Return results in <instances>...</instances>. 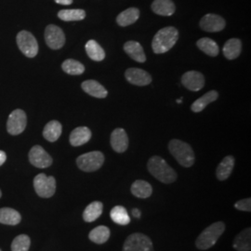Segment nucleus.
I'll return each instance as SVG.
<instances>
[{
  "instance_id": "f257e3e1",
  "label": "nucleus",
  "mask_w": 251,
  "mask_h": 251,
  "mask_svg": "<svg viewBox=\"0 0 251 251\" xmlns=\"http://www.w3.org/2000/svg\"><path fill=\"white\" fill-rule=\"evenodd\" d=\"M179 39V31L173 26L160 29L152 38V49L156 54L168 52Z\"/></svg>"
},
{
  "instance_id": "f03ea898",
  "label": "nucleus",
  "mask_w": 251,
  "mask_h": 251,
  "mask_svg": "<svg viewBox=\"0 0 251 251\" xmlns=\"http://www.w3.org/2000/svg\"><path fill=\"white\" fill-rule=\"evenodd\" d=\"M147 168L151 175L163 183L170 184L177 179V173L158 155H153L149 159Z\"/></svg>"
},
{
  "instance_id": "7ed1b4c3",
  "label": "nucleus",
  "mask_w": 251,
  "mask_h": 251,
  "mask_svg": "<svg viewBox=\"0 0 251 251\" xmlns=\"http://www.w3.org/2000/svg\"><path fill=\"white\" fill-rule=\"evenodd\" d=\"M169 150L180 166L184 168H190L194 165L196 160L195 152L191 145L188 144L180 140L174 139L171 140L169 144Z\"/></svg>"
},
{
  "instance_id": "20e7f679",
  "label": "nucleus",
  "mask_w": 251,
  "mask_h": 251,
  "mask_svg": "<svg viewBox=\"0 0 251 251\" xmlns=\"http://www.w3.org/2000/svg\"><path fill=\"white\" fill-rule=\"evenodd\" d=\"M225 231V225L223 222H217L215 224L206 227V229L198 235L196 240V246L198 250L206 251L212 248L222 234Z\"/></svg>"
},
{
  "instance_id": "39448f33",
  "label": "nucleus",
  "mask_w": 251,
  "mask_h": 251,
  "mask_svg": "<svg viewBox=\"0 0 251 251\" xmlns=\"http://www.w3.org/2000/svg\"><path fill=\"white\" fill-rule=\"evenodd\" d=\"M104 163V155L100 151L86 152L76 159V165L81 171L93 172L100 170Z\"/></svg>"
},
{
  "instance_id": "423d86ee",
  "label": "nucleus",
  "mask_w": 251,
  "mask_h": 251,
  "mask_svg": "<svg viewBox=\"0 0 251 251\" xmlns=\"http://www.w3.org/2000/svg\"><path fill=\"white\" fill-rule=\"evenodd\" d=\"M34 188L38 197L51 198L56 192V179L52 176H47L44 173H40L34 179Z\"/></svg>"
},
{
  "instance_id": "0eeeda50",
  "label": "nucleus",
  "mask_w": 251,
  "mask_h": 251,
  "mask_svg": "<svg viewBox=\"0 0 251 251\" xmlns=\"http://www.w3.org/2000/svg\"><path fill=\"white\" fill-rule=\"evenodd\" d=\"M123 251H154L152 240L144 233H135L126 239Z\"/></svg>"
},
{
  "instance_id": "6e6552de",
  "label": "nucleus",
  "mask_w": 251,
  "mask_h": 251,
  "mask_svg": "<svg viewBox=\"0 0 251 251\" xmlns=\"http://www.w3.org/2000/svg\"><path fill=\"white\" fill-rule=\"evenodd\" d=\"M17 45L20 50L28 58H34L38 53L36 37L28 31H21L17 35Z\"/></svg>"
},
{
  "instance_id": "1a4fd4ad",
  "label": "nucleus",
  "mask_w": 251,
  "mask_h": 251,
  "mask_svg": "<svg viewBox=\"0 0 251 251\" xmlns=\"http://www.w3.org/2000/svg\"><path fill=\"white\" fill-rule=\"evenodd\" d=\"M27 117L25 111L21 109L14 110L9 115L7 122V129L10 135H19L23 133L26 127Z\"/></svg>"
},
{
  "instance_id": "9d476101",
  "label": "nucleus",
  "mask_w": 251,
  "mask_h": 251,
  "mask_svg": "<svg viewBox=\"0 0 251 251\" xmlns=\"http://www.w3.org/2000/svg\"><path fill=\"white\" fill-rule=\"evenodd\" d=\"M30 163L38 169H46L52 165V157L40 145H35L28 154Z\"/></svg>"
},
{
  "instance_id": "9b49d317",
  "label": "nucleus",
  "mask_w": 251,
  "mask_h": 251,
  "mask_svg": "<svg viewBox=\"0 0 251 251\" xmlns=\"http://www.w3.org/2000/svg\"><path fill=\"white\" fill-rule=\"evenodd\" d=\"M45 40L49 48L59 50L65 44V35L60 27L50 25L46 27Z\"/></svg>"
},
{
  "instance_id": "f8f14e48",
  "label": "nucleus",
  "mask_w": 251,
  "mask_h": 251,
  "mask_svg": "<svg viewBox=\"0 0 251 251\" xmlns=\"http://www.w3.org/2000/svg\"><path fill=\"white\" fill-rule=\"evenodd\" d=\"M226 23L225 19L217 14H206L200 21V27L206 31L210 33H216L223 31L225 28Z\"/></svg>"
},
{
  "instance_id": "ddd939ff",
  "label": "nucleus",
  "mask_w": 251,
  "mask_h": 251,
  "mask_svg": "<svg viewBox=\"0 0 251 251\" xmlns=\"http://www.w3.org/2000/svg\"><path fill=\"white\" fill-rule=\"evenodd\" d=\"M181 84L191 91H199L204 88L205 77L198 71H189L181 76Z\"/></svg>"
},
{
  "instance_id": "4468645a",
  "label": "nucleus",
  "mask_w": 251,
  "mask_h": 251,
  "mask_svg": "<svg viewBox=\"0 0 251 251\" xmlns=\"http://www.w3.org/2000/svg\"><path fill=\"white\" fill-rule=\"evenodd\" d=\"M126 79L135 86H147L152 82L151 75L140 68H129L125 73Z\"/></svg>"
},
{
  "instance_id": "2eb2a0df",
  "label": "nucleus",
  "mask_w": 251,
  "mask_h": 251,
  "mask_svg": "<svg viewBox=\"0 0 251 251\" xmlns=\"http://www.w3.org/2000/svg\"><path fill=\"white\" fill-rule=\"evenodd\" d=\"M110 143L115 152H126L128 147V137L125 129L116 128L111 134Z\"/></svg>"
},
{
  "instance_id": "dca6fc26",
  "label": "nucleus",
  "mask_w": 251,
  "mask_h": 251,
  "mask_svg": "<svg viewBox=\"0 0 251 251\" xmlns=\"http://www.w3.org/2000/svg\"><path fill=\"white\" fill-rule=\"evenodd\" d=\"M81 88L86 93H88L90 96L103 99L106 98L108 95V91L105 88L100 84L98 81L96 80H86L81 84Z\"/></svg>"
},
{
  "instance_id": "f3484780",
  "label": "nucleus",
  "mask_w": 251,
  "mask_h": 251,
  "mask_svg": "<svg viewBox=\"0 0 251 251\" xmlns=\"http://www.w3.org/2000/svg\"><path fill=\"white\" fill-rule=\"evenodd\" d=\"M91 139V131L87 126H78L75 128L70 134V144L72 146L77 147L90 142Z\"/></svg>"
},
{
  "instance_id": "a211bd4d",
  "label": "nucleus",
  "mask_w": 251,
  "mask_h": 251,
  "mask_svg": "<svg viewBox=\"0 0 251 251\" xmlns=\"http://www.w3.org/2000/svg\"><path fill=\"white\" fill-rule=\"evenodd\" d=\"M124 50L131 59L138 63H143L146 61L143 46L137 41H127L124 45Z\"/></svg>"
},
{
  "instance_id": "6ab92c4d",
  "label": "nucleus",
  "mask_w": 251,
  "mask_h": 251,
  "mask_svg": "<svg viewBox=\"0 0 251 251\" xmlns=\"http://www.w3.org/2000/svg\"><path fill=\"white\" fill-rule=\"evenodd\" d=\"M233 249L237 251H251V229L246 228L241 233H238L233 244Z\"/></svg>"
},
{
  "instance_id": "aec40b11",
  "label": "nucleus",
  "mask_w": 251,
  "mask_h": 251,
  "mask_svg": "<svg viewBox=\"0 0 251 251\" xmlns=\"http://www.w3.org/2000/svg\"><path fill=\"white\" fill-rule=\"evenodd\" d=\"M152 11L161 16H171L175 12V5L172 0H154L152 4Z\"/></svg>"
},
{
  "instance_id": "412c9836",
  "label": "nucleus",
  "mask_w": 251,
  "mask_h": 251,
  "mask_svg": "<svg viewBox=\"0 0 251 251\" xmlns=\"http://www.w3.org/2000/svg\"><path fill=\"white\" fill-rule=\"evenodd\" d=\"M234 167V158L232 155L225 156L223 161L220 163V165L217 168L216 176L220 180H225L230 177V175L233 172Z\"/></svg>"
},
{
  "instance_id": "4be33fe9",
  "label": "nucleus",
  "mask_w": 251,
  "mask_h": 251,
  "mask_svg": "<svg viewBox=\"0 0 251 251\" xmlns=\"http://www.w3.org/2000/svg\"><path fill=\"white\" fill-rule=\"evenodd\" d=\"M242 50V43L238 38L229 39L223 49L225 58L228 60H234L238 58Z\"/></svg>"
},
{
  "instance_id": "5701e85b",
  "label": "nucleus",
  "mask_w": 251,
  "mask_h": 251,
  "mask_svg": "<svg viewBox=\"0 0 251 251\" xmlns=\"http://www.w3.org/2000/svg\"><path fill=\"white\" fill-rule=\"evenodd\" d=\"M130 191L132 193V195L138 198H150L152 193V188L151 184L145 180L143 179H138L135 180L134 182L131 185Z\"/></svg>"
},
{
  "instance_id": "b1692460",
  "label": "nucleus",
  "mask_w": 251,
  "mask_h": 251,
  "mask_svg": "<svg viewBox=\"0 0 251 251\" xmlns=\"http://www.w3.org/2000/svg\"><path fill=\"white\" fill-rule=\"evenodd\" d=\"M62 131H63L62 124L57 120H52V121H50L45 126L43 130V136L47 141L54 143L61 137Z\"/></svg>"
},
{
  "instance_id": "393cba45",
  "label": "nucleus",
  "mask_w": 251,
  "mask_h": 251,
  "mask_svg": "<svg viewBox=\"0 0 251 251\" xmlns=\"http://www.w3.org/2000/svg\"><path fill=\"white\" fill-rule=\"evenodd\" d=\"M140 18V10L136 8H129L122 11L117 18L118 25L125 27L133 25Z\"/></svg>"
},
{
  "instance_id": "a878e982",
  "label": "nucleus",
  "mask_w": 251,
  "mask_h": 251,
  "mask_svg": "<svg viewBox=\"0 0 251 251\" xmlns=\"http://www.w3.org/2000/svg\"><path fill=\"white\" fill-rule=\"evenodd\" d=\"M22 217L17 210L10 207L0 208V224L17 225L21 223Z\"/></svg>"
},
{
  "instance_id": "bb28decb",
  "label": "nucleus",
  "mask_w": 251,
  "mask_h": 251,
  "mask_svg": "<svg viewBox=\"0 0 251 251\" xmlns=\"http://www.w3.org/2000/svg\"><path fill=\"white\" fill-rule=\"evenodd\" d=\"M103 210V205L101 202L94 201L87 206L83 212V219L87 223H93L99 219Z\"/></svg>"
},
{
  "instance_id": "cd10ccee",
  "label": "nucleus",
  "mask_w": 251,
  "mask_h": 251,
  "mask_svg": "<svg viewBox=\"0 0 251 251\" xmlns=\"http://www.w3.org/2000/svg\"><path fill=\"white\" fill-rule=\"evenodd\" d=\"M219 97V93L216 90H210L206 92L205 95L200 97L199 99L197 100L191 106V109L195 113H199L203 111L205 108L211 102L215 101Z\"/></svg>"
},
{
  "instance_id": "c85d7f7f",
  "label": "nucleus",
  "mask_w": 251,
  "mask_h": 251,
  "mask_svg": "<svg viewBox=\"0 0 251 251\" xmlns=\"http://www.w3.org/2000/svg\"><path fill=\"white\" fill-rule=\"evenodd\" d=\"M86 52L91 60L95 62H101L105 58V52L99 43L95 40H89L85 46Z\"/></svg>"
},
{
  "instance_id": "c756f323",
  "label": "nucleus",
  "mask_w": 251,
  "mask_h": 251,
  "mask_svg": "<svg viewBox=\"0 0 251 251\" xmlns=\"http://www.w3.org/2000/svg\"><path fill=\"white\" fill-rule=\"evenodd\" d=\"M197 46L200 50H202L204 53L210 56V57H216L218 56L220 48L214 40L208 38V37H203L200 38L197 42Z\"/></svg>"
},
{
  "instance_id": "7c9ffc66",
  "label": "nucleus",
  "mask_w": 251,
  "mask_h": 251,
  "mask_svg": "<svg viewBox=\"0 0 251 251\" xmlns=\"http://www.w3.org/2000/svg\"><path fill=\"white\" fill-rule=\"evenodd\" d=\"M110 234H111L110 229L106 226L100 225L90 231L89 238H90V241H92L95 244L101 245V244L107 242L108 239L110 237Z\"/></svg>"
},
{
  "instance_id": "2f4dec72",
  "label": "nucleus",
  "mask_w": 251,
  "mask_h": 251,
  "mask_svg": "<svg viewBox=\"0 0 251 251\" xmlns=\"http://www.w3.org/2000/svg\"><path fill=\"white\" fill-rule=\"evenodd\" d=\"M110 217L117 225H127L130 223V217L124 206H114L110 212Z\"/></svg>"
},
{
  "instance_id": "473e14b6",
  "label": "nucleus",
  "mask_w": 251,
  "mask_h": 251,
  "mask_svg": "<svg viewBox=\"0 0 251 251\" xmlns=\"http://www.w3.org/2000/svg\"><path fill=\"white\" fill-rule=\"evenodd\" d=\"M58 17L64 22H77L86 17V12L83 9H62L58 12Z\"/></svg>"
},
{
  "instance_id": "72a5a7b5",
  "label": "nucleus",
  "mask_w": 251,
  "mask_h": 251,
  "mask_svg": "<svg viewBox=\"0 0 251 251\" xmlns=\"http://www.w3.org/2000/svg\"><path fill=\"white\" fill-rule=\"evenodd\" d=\"M63 71L72 75H79L85 72V66L78 61L68 59L63 62L62 64Z\"/></svg>"
},
{
  "instance_id": "f704fd0d",
  "label": "nucleus",
  "mask_w": 251,
  "mask_h": 251,
  "mask_svg": "<svg viewBox=\"0 0 251 251\" xmlns=\"http://www.w3.org/2000/svg\"><path fill=\"white\" fill-rule=\"evenodd\" d=\"M30 237L26 234H20L12 241L11 251H28L30 249Z\"/></svg>"
},
{
  "instance_id": "c9c22d12",
  "label": "nucleus",
  "mask_w": 251,
  "mask_h": 251,
  "mask_svg": "<svg viewBox=\"0 0 251 251\" xmlns=\"http://www.w3.org/2000/svg\"><path fill=\"white\" fill-rule=\"evenodd\" d=\"M234 207L238 210L241 211H248L251 212V198H246V199H242L237 201L234 204Z\"/></svg>"
},
{
  "instance_id": "e433bc0d",
  "label": "nucleus",
  "mask_w": 251,
  "mask_h": 251,
  "mask_svg": "<svg viewBox=\"0 0 251 251\" xmlns=\"http://www.w3.org/2000/svg\"><path fill=\"white\" fill-rule=\"evenodd\" d=\"M7 160V154L4 151L0 150V167Z\"/></svg>"
},
{
  "instance_id": "4c0bfd02",
  "label": "nucleus",
  "mask_w": 251,
  "mask_h": 251,
  "mask_svg": "<svg viewBox=\"0 0 251 251\" xmlns=\"http://www.w3.org/2000/svg\"><path fill=\"white\" fill-rule=\"evenodd\" d=\"M57 4H60V5H65V6H68V5H71L73 3V0H54Z\"/></svg>"
},
{
  "instance_id": "58836bf2",
  "label": "nucleus",
  "mask_w": 251,
  "mask_h": 251,
  "mask_svg": "<svg viewBox=\"0 0 251 251\" xmlns=\"http://www.w3.org/2000/svg\"><path fill=\"white\" fill-rule=\"evenodd\" d=\"M141 211H140V209H138V208H133L132 209V215L135 218H137V219H139V218H141Z\"/></svg>"
},
{
  "instance_id": "ea45409f",
  "label": "nucleus",
  "mask_w": 251,
  "mask_h": 251,
  "mask_svg": "<svg viewBox=\"0 0 251 251\" xmlns=\"http://www.w3.org/2000/svg\"><path fill=\"white\" fill-rule=\"evenodd\" d=\"M181 100L182 99L177 100V102H178V103H181V101H182Z\"/></svg>"
},
{
  "instance_id": "a19ab883",
  "label": "nucleus",
  "mask_w": 251,
  "mask_h": 251,
  "mask_svg": "<svg viewBox=\"0 0 251 251\" xmlns=\"http://www.w3.org/2000/svg\"><path fill=\"white\" fill-rule=\"evenodd\" d=\"M2 197V192H1V190H0V198Z\"/></svg>"
},
{
  "instance_id": "79ce46f5",
  "label": "nucleus",
  "mask_w": 251,
  "mask_h": 251,
  "mask_svg": "<svg viewBox=\"0 0 251 251\" xmlns=\"http://www.w3.org/2000/svg\"><path fill=\"white\" fill-rule=\"evenodd\" d=\"M0 251H1V250H0Z\"/></svg>"
}]
</instances>
